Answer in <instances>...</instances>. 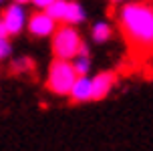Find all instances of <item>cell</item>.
<instances>
[{"label": "cell", "mask_w": 153, "mask_h": 151, "mask_svg": "<svg viewBox=\"0 0 153 151\" xmlns=\"http://www.w3.org/2000/svg\"><path fill=\"white\" fill-rule=\"evenodd\" d=\"M28 30L34 36H46L54 30V18L48 12H32L28 20Z\"/></svg>", "instance_id": "5b68a950"}, {"label": "cell", "mask_w": 153, "mask_h": 151, "mask_svg": "<svg viewBox=\"0 0 153 151\" xmlns=\"http://www.w3.org/2000/svg\"><path fill=\"white\" fill-rule=\"evenodd\" d=\"M26 71L28 73H34V60L32 59H20V60H16V62H12L8 73L18 75V73H26Z\"/></svg>", "instance_id": "9c48e42d"}, {"label": "cell", "mask_w": 153, "mask_h": 151, "mask_svg": "<svg viewBox=\"0 0 153 151\" xmlns=\"http://www.w3.org/2000/svg\"><path fill=\"white\" fill-rule=\"evenodd\" d=\"M83 40L73 26L61 24L53 34V54L54 59H76L83 48Z\"/></svg>", "instance_id": "3957f363"}, {"label": "cell", "mask_w": 153, "mask_h": 151, "mask_svg": "<svg viewBox=\"0 0 153 151\" xmlns=\"http://www.w3.org/2000/svg\"><path fill=\"white\" fill-rule=\"evenodd\" d=\"M32 2H34L36 6H40V8H46L48 4H53L54 0H32Z\"/></svg>", "instance_id": "4fadbf2b"}, {"label": "cell", "mask_w": 153, "mask_h": 151, "mask_svg": "<svg viewBox=\"0 0 153 151\" xmlns=\"http://www.w3.org/2000/svg\"><path fill=\"white\" fill-rule=\"evenodd\" d=\"M115 83H117V73H113V71L99 73L91 81V99L93 101H101L103 97H107V93L113 89Z\"/></svg>", "instance_id": "277c9868"}, {"label": "cell", "mask_w": 153, "mask_h": 151, "mask_svg": "<svg viewBox=\"0 0 153 151\" xmlns=\"http://www.w3.org/2000/svg\"><path fill=\"white\" fill-rule=\"evenodd\" d=\"M71 97H73V103H81V101H89L91 99V81L87 79V75L76 79L75 87L71 91Z\"/></svg>", "instance_id": "52a82bcc"}, {"label": "cell", "mask_w": 153, "mask_h": 151, "mask_svg": "<svg viewBox=\"0 0 153 151\" xmlns=\"http://www.w3.org/2000/svg\"><path fill=\"white\" fill-rule=\"evenodd\" d=\"M125 67H133V65H129V62H125ZM119 73H129V68H123V65H121V68H119Z\"/></svg>", "instance_id": "9a60e30c"}, {"label": "cell", "mask_w": 153, "mask_h": 151, "mask_svg": "<svg viewBox=\"0 0 153 151\" xmlns=\"http://www.w3.org/2000/svg\"><path fill=\"white\" fill-rule=\"evenodd\" d=\"M6 34H10L6 28V24H4V20H0V38H6Z\"/></svg>", "instance_id": "5bb4252c"}, {"label": "cell", "mask_w": 153, "mask_h": 151, "mask_svg": "<svg viewBox=\"0 0 153 151\" xmlns=\"http://www.w3.org/2000/svg\"><path fill=\"white\" fill-rule=\"evenodd\" d=\"M2 20L6 24V28L10 34H18L20 28H22V22H24V14H22V8L18 4H12L8 6L4 12H2Z\"/></svg>", "instance_id": "8992f818"}, {"label": "cell", "mask_w": 153, "mask_h": 151, "mask_svg": "<svg viewBox=\"0 0 153 151\" xmlns=\"http://www.w3.org/2000/svg\"><path fill=\"white\" fill-rule=\"evenodd\" d=\"M16 2H28V0H16Z\"/></svg>", "instance_id": "2e32d148"}, {"label": "cell", "mask_w": 153, "mask_h": 151, "mask_svg": "<svg viewBox=\"0 0 153 151\" xmlns=\"http://www.w3.org/2000/svg\"><path fill=\"white\" fill-rule=\"evenodd\" d=\"M117 26L127 48V59L141 68L153 57V2L137 0L119 10Z\"/></svg>", "instance_id": "6da1fadb"}, {"label": "cell", "mask_w": 153, "mask_h": 151, "mask_svg": "<svg viewBox=\"0 0 153 151\" xmlns=\"http://www.w3.org/2000/svg\"><path fill=\"white\" fill-rule=\"evenodd\" d=\"M89 54H79L75 60V68H76V75L79 77H85L87 75V71H89Z\"/></svg>", "instance_id": "8fae6325"}, {"label": "cell", "mask_w": 153, "mask_h": 151, "mask_svg": "<svg viewBox=\"0 0 153 151\" xmlns=\"http://www.w3.org/2000/svg\"><path fill=\"white\" fill-rule=\"evenodd\" d=\"M8 54H10V45L6 38H0V59H4Z\"/></svg>", "instance_id": "7c38bea8"}, {"label": "cell", "mask_w": 153, "mask_h": 151, "mask_svg": "<svg viewBox=\"0 0 153 151\" xmlns=\"http://www.w3.org/2000/svg\"><path fill=\"white\" fill-rule=\"evenodd\" d=\"M45 10L53 16L54 20H59V22H67V20H69L71 2H67V0H54L53 4H48Z\"/></svg>", "instance_id": "ba28073f"}, {"label": "cell", "mask_w": 153, "mask_h": 151, "mask_svg": "<svg viewBox=\"0 0 153 151\" xmlns=\"http://www.w3.org/2000/svg\"><path fill=\"white\" fill-rule=\"evenodd\" d=\"M93 38L97 40V42H105L111 38V28H109L107 24H95V28H93Z\"/></svg>", "instance_id": "30bf717a"}, {"label": "cell", "mask_w": 153, "mask_h": 151, "mask_svg": "<svg viewBox=\"0 0 153 151\" xmlns=\"http://www.w3.org/2000/svg\"><path fill=\"white\" fill-rule=\"evenodd\" d=\"M76 79H79L76 68H75V65L69 62V59H54L51 62L45 87L51 93H54V95H71Z\"/></svg>", "instance_id": "7a4b0ae2"}, {"label": "cell", "mask_w": 153, "mask_h": 151, "mask_svg": "<svg viewBox=\"0 0 153 151\" xmlns=\"http://www.w3.org/2000/svg\"><path fill=\"white\" fill-rule=\"evenodd\" d=\"M111 2H119V0H111Z\"/></svg>", "instance_id": "e0dca14e"}]
</instances>
